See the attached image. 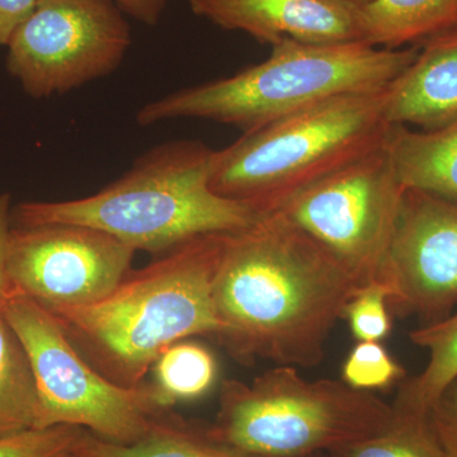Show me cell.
Listing matches in <instances>:
<instances>
[{
	"label": "cell",
	"instance_id": "cell-21",
	"mask_svg": "<svg viewBox=\"0 0 457 457\" xmlns=\"http://www.w3.org/2000/svg\"><path fill=\"white\" fill-rule=\"evenodd\" d=\"M404 370L380 342H359L342 369L343 381L353 389H384L404 378Z\"/></svg>",
	"mask_w": 457,
	"mask_h": 457
},
{
	"label": "cell",
	"instance_id": "cell-30",
	"mask_svg": "<svg viewBox=\"0 0 457 457\" xmlns=\"http://www.w3.org/2000/svg\"><path fill=\"white\" fill-rule=\"evenodd\" d=\"M75 457V456H74Z\"/></svg>",
	"mask_w": 457,
	"mask_h": 457
},
{
	"label": "cell",
	"instance_id": "cell-20",
	"mask_svg": "<svg viewBox=\"0 0 457 457\" xmlns=\"http://www.w3.org/2000/svg\"><path fill=\"white\" fill-rule=\"evenodd\" d=\"M330 457H444L428 418L398 416L372 437L345 445Z\"/></svg>",
	"mask_w": 457,
	"mask_h": 457
},
{
	"label": "cell",
	"instance_id": "cell-10",
	"mask_svg": "<svg viewBox=\"0 0 457 457\" xmlns=\"http://www.w3.org/2000/svg\"><path fill=\"white\" fill-rule=\"evenodd\" d=\"M135 253L117 237L83 225L12 227L9 282L50 312L90 305L128 276Z\"/></svg>",
	"mask_w": 457,
	"mask_h": 457
},
{
	"label": "cell",
	"instance_id": "cell-18",
	"mask_svg": "<svg viewBox=\"0 0 457 457\" xmlns=\"http://www.w3.org/2000/svg\"><path fill=\"white\" fill-rule=\"evenodd\" d=\"M38 414L31 363L0 308V435L37 428Z\"/></svg>",
	"mask_w": 457,
	"mask_h": 457
},
{
	"label": "cell",
	"instance_id": "cell-4",
	"mask_svg": "<svg viewBox=\"0 0 457 457\" xmlns=\"http://www.w3.org/2000/svg\"><path fill=\"white\" fill-rule=\"evenodd\" d=\"M420 46L389 50L365 41L311 45L284 40L269 59L233 77L180 89L137 112L141 126L201 119L243 132L341 96L386 88L416 59Z\"/></svg>",
	"mask_w": 457,
	"mask_h": 457
},
{
	"label": "cell",
	"instance_id": "cell-3",
	"mask_svg": "<svg viewBox=\"0 0 457 457\" xmlns=\"http://www.w3.org/2000/svg\"><path fill=\"white\" fill-rule=\"evenodd\" d=\"M213 150L201 141H168L141 155L97 194L56 203H23L16 227L74 224L98 228L135 251L164 254L206 234L237 233L262 215L210 186Z\"/></svg>",
	"mask_w": 457,
	"mask_h": 457
},
{
	"label": "cell",
	"instance_id": "cell-15",
	"mask_svg": "<svg viewBox=\"0 0 457 457\" xmlns=\"http://www.w3.org/2000/svg\"><path fill=\"white\" fill-rule=\"evenodd\" d=\"M365 41L398 50L457 27V0H371L362 5Z\"/></svg>",
	"mask_w": 457,
	"mask_h": 457
},
{
	"label": "cell",
	"instance_id": "cell-1",
	"mask_svg": "<svg viewBox=\"0 0 457 457\" xmlns=\"http://www.w3.org/2000/svg\"><path fill=\"white\" fill-rule=\"evenodd\" d=\"M361 287L281 212L228 236L215 285L219 341L243 365L312 369Z\"/></svg>",
	"mask_w": 457,
	"mask_h": 457
},
{
	"label": "cell",
	"instance_id": "cell-24",
	"mask_svg": "<svg viewBox=\"0 0 457 457\" xmlns=\"http://www.w3.org/2000/svg\"><path fill=\"white\" fill-rule=\"evenodd\" d=\"M444 457H457V381L445 392L428 416Z\"/></svg>",
	"mask_w": 457,
	"mask_h": 457
},
{
	"label": "cell",
	"instance_id": "cell-22",
	"mask_svg": "<svg viewBox=\"0 0 457 457\" xmlns=\"http://www.w3.org/2000/svg\"><path fill=\"white\" fill-rule=\"evenodd\" d=\"M83 429L71 426L32 428L0 435V457H74Z\"/></svg>",
	"mask_w": 457,
	"mask_h": 457
},
{
	"label": "cell",
	"instance_id": "cell-28",
	"mask_svg": "<svg viewBox=\"0 0 457 457\" xmlns=\"http://www.w3.org/2000/svg\"><path fill=\"white\" fill-rule=\"evenodd\" d=\"M350 2L356 3V4L362 5L368 4L369 2H371V0H350Z\"/></svg>",
	"mask_w": 457,
	"mask_h": 457
},
{
	"label": "cell",
	"instance_id": "cell-13",
	"mask_svg": "<svg viewBox=\"0 0 457 457\" xmlns=\"http://www.w3.org/2000/svg\"><path fill=\"white\" fill-rule=\"evenodd\" d=\"M392 125L436 130L457 117V27L420 45L416 59L390 86Z\"/></svg>",
	"mask_w": 457,
	"mask_h": 457
},
{
	"label": "cell",
	"instance_id": "cell-8",
	"mask_svg": "<svg viewBox=\"0 0 457 457\" xmlns=\"http://www.w3.org/2000/svg\"><path fill=\"white\" fill-rule=\"evenodd\" d=\"M404 192L385 140L297 192L276 212L326 249L361 288L381 284L390 291V252Z\"/></svg>",
	"mask_w": 457,
	"mask_h": 457
},
{
	"label": "cell",
	"instance_id": "cell-2",
	"mask_svg": "<svg viewBox=\"0 0 457 457\" xmlns=\"http://www.w3.org/2000/svg\"><path fill=\"white\" fill-rule=\"evenodd\" d=\"M228 234H206L177 245L130 270L97 303L49 312L104 378L126 389L139 387L173 343L220 336L212 294Z\"/></svg>",
	"mask_w": 457,
	"mask_h": 457
},
{
	"label": "cell",
	"instance_id": "cell-7",
	"mask_svg": "<svg viewBox=\"0 0 457 457\" xmlns=\"http://www.w3.org/2000/svg\"><path fill=\"white\" fill-rule=\"evenodd\" d=\"M2 312L25 347L37 387V428L71 426L117 444L149 432L165 409L152 383L126 389L84 359L53 312L11 288Z\"/></svg>",
	"mask_w": 457,
	"mask_h": 457
},
{
	"label": "cell",
	"instance_id": "cell-14",
	"mask_svg": "<svg viewBox=\"0 0 457 457\" xmlns=\"http://www.w3.org/2000/svg\"><path fill=\"white\" fill-rule=\"evenodd\" d=\"M387 153L404 189H416L457 204V117L436 130L392 125Z\"/></svg>",
	"mask_w": 457,
	"mask_h": 457
},
{
	"label": "cell",
	"instance_id": "cell-23",
	"mask_svg": "<svg viewBox=\"0 0 457 457\" xmlns=\"http://www.w3.org/2000/svg\"><path fill=\"white\" fill-rule=\"evenodd\" d=\"M389 288L374 284L361 288L345 308L352 335L359 342H380L392 330V319L387 312Z\"/></svg>",
	"mask_w": 457,
	"mask_h": 457
},
{
	"label": "cell",
	"instance_id": "cell-9",
	"mask_svg": "<svg viewBox=\"0 0 457 457\" xmlns=\"http://www.w3.org/2000/svg\"><path fill=\"white\" fill-rule=\"evenodd\" d=\"M114 0H38L7 49V71L27 95H64L113 73L131 45Z\"/></svg>",
	"mask_w": 457,
	"mask_h": 457
},
{
	"label": "cell",
	"instance_id": "cell-26",
	"mask_svg": "<svg viewBox=\"0 0 457 457\" xmlns=\"http://www.w3.org/2000/svg\"><path fill=\"white\" fill-rule=\"evenodd\" d=\"M11 230V196L8 194H2L0 195V308L7 299L12 288L7 269L8 242Z\"/></svg>",
	"mask_w": 457,
	"mask_h": 457
},
{
	"label": "cell",
	"instance_id": "cell-5",
	"mask_svg": "<svg viewBox=\"0 0 457 457\" xmlns=\"http://www.w3.org/2000/svg\"><path fill=\"white\" fill-rule=\"evenodd\" d=\"M390 86L328 99L243 132L213 150L212 191L258 215L278 212L297 192L383 145L392 128Z\"/></svg>",
	"mask_w": 457,
	"mask_h": 457
},
{
	"label": "cell",
	"instance_id": "cell-19",
	"mask_svg": "<svg viewBox=\"0 0 457 457\" xmlns=\"http://www.w3.org/2000/svg\"><path fill=\"white\" fill-rule=\"evenodd\" d=\"M153 386L162 407L201 398L212 389L218 365L212 352L195 342L173 343L162 352L152 370Z\"/></svg>",
	"mask_w": 457,
	"mask_h": 457
},
{
	"label": "cell",
	"instance_id": "cell-12",
	"mask_svg": "<svg viewBox=\"0 0 457 457\" xmlns=\"http://www.w3.org/2000/svg\"><path fill=\"white\" fill-rule=\"evenodd\" d=\"M191 11L228 31L270 46L365 41L362 7L350 0H189ZM366 42V41H365Z\"/></svg>",
	"mask_w": 457,
	"mask_h": 457
},
{
	"label": "cell",
	"instance_id": "cell-16",
	"mask_svg": "<svg viewBox=\"0 0 457 457\" xmlns=\"http://www.w3.org/2000/svg\"><path fill=\"white\" fill-rule=\"evenodd\" d=\"M163 411V413H165ZM159 414L152 428L132 444H117L82 432L73 449L75 457H258L237 450L212 435L210 428L167 423Z\"/></svg>",
	"mask_w": 457,
	"mask_h": 457
},
{
	"label": "cell",
	"instance_id": "cell-27",
	"mask_svg": "<svg viewBox=\"0 0 457 457\" xmlns=\"http://www.w3.org/2000/svg\"><path fill=\"white\" fill-rule=\"evenodd\" d=\"M114 2L126 16H130L147 26H154L161 20L168 0H114Z\"/></svg>",
	"mask_w": 457,
	"mask_h": 457
},
{
	"label": "cell",
	"instance_id": "cell-11",
	"mask_svg": "<svg viewBox=\"0 0 457 457\" xmlns=\"http://www.w3.org/2000/svg\"><path fill=\"white\" fill-rule=\"evenodd\" d=\"M390 299L427 319L457 303V204L405 189L389 262Z\"/></svg>",
	"mask_w": 457,
	"mask_h": 457
},
{
	"label": "cell",
	"instance_id": "cell-25",
	"mask_svg": "<svg viewBox=\"0 0 457 457\" xmlns=\"http://www.w3.org/2000/svg\"><path fill=\"white\" fill-rule=\"evenodd\" d=\"M38 0H0V47H7L18 27L32 13Z\"/></svg>",
	"mask_w": 457,
	"mask_h": 457
},
{
	"label": "cell",
	"instance_id": "cell-17",
	"mask_svg": "<svg viewBox=\"0 0 457 457\" xmlns=\"http://www.w3.org/2000/svg\"><path fill=\"white\" fill-rule=\"evenodd\" d=\"M411 342L427 348L425 370L402 384L392 407L398 416L428 418L445 392L457 381V312L411 332Z\"/></svg>",
	"mask_w": 457,
	"mask_h": 457
},
{
	"label": "cell",
	"instance_id": "cell-6",
	"mask_svg": "<svg viewBox=\"0 0 457 457\" xmlns=\"http://www.w3.org/2000/svg\"><path fill=\"white\" fill-rule=\"evenodd\" d=\"M392 404L345 381H311L294 366H276L252 383L225 380L210 431L258 457H311L384 432Z\"/></svg>",
	"mask_w": 457,
	"mask_h": 457
},
{
	"label": "cell",
	"instance_id": "cell-29",
	"mask_svg": "<svg viewBox=\"0 0 457 457\" xmlns=\"http://www.w3.org/2000/svg\"><path fill=\"white\" fill-rule=\"evenodd\" d=\"M311 457H330L328 455V453H317V455L311 456Z\"/></svg>",
	"mask_w": 457,
	"mask_h": 457
}]
</instances>
